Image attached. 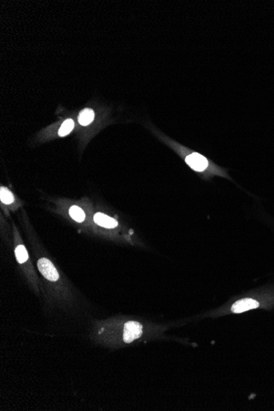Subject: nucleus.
Returning a JSON list of instances; mask_svg holds the SVG:
<instances>
[{
  "instance_id": "obj_9",
  "label": "nucleus",
  "mask_w": 274,
  "mask_h": 411,
  "mask_svg": "<svg viewBox=\"0 0 274 411\" xmlns=\"http://www.w3.org/2000/svg\"><path fill=\"white\" fill-rule=\"evenodd\" d=\"M0 199H1L2 203L6 204V205L12 204L14 201V198H13L12 193L4 187H2L1 191H0Z\"/></svg>"
},
{
  "instance_id": "obj_1",
  "label": "nucleus",
  "mask_w": 274,
  "mask_h": 411,
  "mask_svg": "<svg viewBox=\"0 0 274 411\" xmlns=\"http://www.w3.org/2000/svg\"><path fill=\"white\" fill-rule=\"evenodd\" d=\"M143 332L142 325L135 321H130L124 325L123 340L126 343H131L139 337H141Z\"/></svg>"
},
{
  "instance_id": "obj_4",
  "label": "nucleus",
  "mask_w": 274,
  "mask_h": 411,
  "mask_svg": "<svg viewBox=\"0 0 274 411\" xmlns=\"http://www.w3.org/2000/svg\"><path fill=\"white\" fill-rule=\"evenodd\" d=\"M94 220L97 224L101 227H106V228H114L117 226V222L114 218L109 217L108 215L103 214V213H95Z\"/></svg>"
},
{
  "instance_id": "obj_6",
  "label": "nucleus",
  "mask_w": 274,
  "mask_h": 411,
  "mask_svg": "<svg viewBox=\"0 0 274 411\" xmlns=\"http://www.w3.org/2000/svg\"><path fill=\"white\" fill-rule=\"evenodd\" d=\"M71 217H73V219L77 221V222H83L85 218H86V214H85L84 211L82 210V208L78 206H72L69 210Z\"/></svg>"
},
{
  "instance_id": "obj_8",
  "label": "nucleus",
  "mask_w": 274,
  "mask_h": 411,
  "mask_svg": "<svg viewBox=\"0 0 274 411\" xmlns=\"http://www.w3.org/2000/svg\"><path fill=\"white\" fill-rule=\"evenodd\" d=\"M73 127H74V122L73 120H66L64 123L62 124L61 127L59 129V136H67L68 134L70 133L71 131H73Z\"/></svg>"
},
{
  "instance_id": "obj_3",
  "label": "nucleus",
  "mask_w": 274,
  "mask_h": 411,
  "mask_svg": "<svg viewBox=\"0 0 274 411\" xmlns=\"http://www.w3.org/2000/svg\"><path fill=\"white\" fill-rule=\"evenodd\" d=\"M259 306H260V303L256 300L245 298V299L239 300L235 302L234 304L232 306L231 311L235 313H243L246 311L258 308Z\"/></svg>"
},
{
  "instance_id": "obj_7",
  "label": "nucleus",
  "mask_w": 274,
  "mask_h": 411,
  "mask_svg": "<svg viewBox=\"0 0 274 411\" xmlns=\"http://www.w3.org/2000/svg\"><path fill=\"white\" fill-rule=\"evenodd\" d=\"M16 259L20 264H23L28 259V254L24 245H18L15 250Z\"/></svg>"
},
{
  "instance_id": "obj_5",
  "label": "nucleus",
  "mask_w": 274,
  "mask_h": 411,
  "mask_svg": "<svg viewBox=\"0 0 274 411\" xmlns=\"http://www.w3.org/2000/svg\"><path fill=\"white\" fill-rule=\"evenodd\" d=\"M94 117V111L91 109V108H86V109L82 110V112H80L78 121L82 126H87V125H89L93 122Z\"/></svg>"
},
{
  "instance_id": "obj_2",
  "label": "nucleus",
  "mask_w": 274,
  "mask_h": 411,
  "mask_svg": "<svg viewBox=\"0 0 274 411\" xmlns=\"http://www.w3.org/2000/svg\"><path fill=\"white\" fill-rule=\"evenodd\" d=\"M38 268L40 273L46 279L51 282H55L59 278V274L54 266V264L49 259L43 258L38 261Z\"/></svg>"
}]
</instances>
